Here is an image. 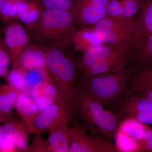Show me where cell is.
<instances>
[{"label": "cell", "mask_w": 152, "mask_h": 152, "mask_svg": "<svg viewBox=\"0 0 152 152\" xmlns=\"http://www.w3.org/2000/svg\"><path fill=\"white\" fill-rule=\"evenodd\" d=\"M74 110L90 132L97 133L111 142L125 121L120 112L107 110L95 99L80 81L75 88Z\"/></svg>", "instance_id": "cell-1"}, {"label": "cell", "mask_w": 152, "mask_h": 152, "mask_svg": "<svg viewBox=\"0 0 152 152\" xmlns=\"http://www.w3.org/2000/svg\"><path fill=\"white\" fill-rule=\"evenodd\" d=\"M72 11L45 8L39 20L26 29L33 41L51 46L68 45L77 30Z\"/></svg>", "instance_id": "cell-2"}, {"label": "cell", "mask_w": 152, "mask_h": 152, "mask_svg": "<svg viewBox=\"0 0 152 152\" xmlns=\"http://www.w3.org/2000/svg\"><path fill=\"white\" fill-rule=\"evenodd\" d=\"M135 72V68L130 64L121 70L99 74L79 81L106 109L118 112L126 86Z\"/></svg>", "instance_id": "cell-3"}, {"label": "cell", "mask_w": 152, "mask_h": 152, "mask_svg": "<svg viewBox=\"0 0 152 152\" xmlns=\"http://www.w3.org/2000/svg\"><path fill=\"white\" fill-rule=\"evenodd\" d=\"M43 50L50 78L65 102L74 110L75 88L77 81L75 60L66 53L69 45L51 46L39 44Z\"/></svg>", "instance_id": "cell-4"}, {"label": "cell", "mask_w": 152, "mask_h": 152, "mask_svg": "<svg viewBox=\"0 0 152 152\" xmlns=\"http://www.w3.org/2000/svg\"><path fill=\"white\" fill-rule=\"evenodd\" d=\"M103 44L129 50L136 41L134 18H113L105 17L92 26Z\"/></svg>", "instance_id": "cell-5"}, {"label": "cell", "mask_w": 152, "mask_h": 152, "mask_svg": "<svg viewBox=\"0 0 152 152\" xmlns=\"http://www.w3.org/2000/svg\"><path fill=\"white\" fill-rule=\"evenodd\" d=\"M72 107L63 101H58L39 112L27 126L28 134L38 135L59 125L67 124L72 118Z\"/></svg>", "instance_id": "cell-6"}, {"label": "cell", "mask_w": 152, "mask_h": 152, "mask_svg": "<svg viewBox=\"0 0 152 152\" xmlns=\"http://www.w3.org/2000/svg\"><path fill=\"white\" fill-rule=\"evenodd\" d=\"M88 129L76 122L72 127L69 152H117L118 148L97 133L88 134Z\"/></svg>", "instance_id": "cell-7"}, {"label": "cell", "mask_w": 152, "mask_h": 152, "mask_svg": "<svg viewBox=\"0 0 152 152\" xmlns=\"http://www.w3.org/2000/svg\"><path fill=\"white\" fill-rule=\"evenodd\" d=\"M5 24L2 32L3 38L13 65L32 40L26 28L18 19H13Z\"/></svg>", "instance_id": "cell-8"}, {"label": "cell", "mask_w": 152, "mask_h": 152, "mask_svg": "<svg viewBox=\"0 0 152 152\" xmlns=\"http://www.w3.org/2000/svg\"><path fill=\"white\" fill-rule=\"evenodd\" d=\"M109 1L75 0L72 13L77 27H90L105 17Z\"/></svg>", "instance_id": "cell-9"}, {"label": "cell", "mask_w": 152, "mask_h": 152, "mask_svg": "<svg viewBox=\"0 0 152 152\" xmlns=\"http://www.w3.org/2000/svg\"><path fill=\"white\" fill-rule=\"evenodd\" d=\"M130 49L121 50L115 54L91 66L79 74L80 80L105 73L113 72L124 69L130 64Z\"/></svg>", "instance_id": "cell-10"}, {"label": "cell", "mask_w": 152, "mask_h": 152, "mask_svg": "<svg viewBox=\"0 0 152 152\" xmlns=\"http://www.w3.org/2000/svg\"><path fill=\"white\" fill-rule=\"evenodd\" d=\"M130 53V64L135 68V72L152 68V35L136 40Z\"/></svg>", "instance_id": "cell-11"}, {"label": "cell", "mask_w": 152, "mask_h": 152, "mask_svg": "<svg viewBox=\"0 0 152 152\" xmlns=\"http://www.w3.org/2000/svg\"><path fill=\"white\" fill-rule=\"evenodd\" d=\"M121 50L110 45L102 44L85 53L75 59L77 74H80L90 66L102 61Z\"/></svg>", "instance_id": "cell-12"}, {"label": "cell", "mask_w": 152, "mask_h": 152, "mask_svg": "<svg viewBox=\"0 0 152 152\" xmlns=\"http://www.w3.org/2000/svg\"><path fill=\"white\" fill-rule=\"evenodd\" d=\"M45 141L47 152H69L72 127L67 124L59 125L51 129Z\"/></svg>", "instance_id": "cell-13"}, {"label": "cell", "mask_w": 152, "mask_h": 152, "mask_svg": "<svg viewBox=\"0 0 152 152\" xmlns=\"http://www.w3.org/2000/svg\"><path fill=\"white\" fill-rule=\"evenodd\" d=\"M71 44L73 45L75 50L84 53L103 43L94 28L80 27L77 28Z\"/></svg>", "instance_id": "cell-14"}, {"label": "cell", "mask_w": 152, "mask_h": 152, "mask_svg": "<svg viewBox=\"0 0 152 152\" xmlns=\"http://www.w3.org/2000/svg\"><path fill=\"white\" fill-rule=\"evenodd\" d=\"M45 9L38 0H25L19 5L18 19L28 28L38 22Z\"/></svg>", "instance_id": "cell-15"}, {"label": "cell", "mask_w": 152, "mask_h": 152, "mask_svg": "<svg viewBox=\"0 0 152 152\" xmlns=\"http://www.w3.org/2000/svg\"><path fill=\"white\" fill-rule=\"evenodd\" d=\"M133 18L136 40L139 38L152 35V0H145Z\"/></svg>", "instance_id": "cell-16"}, {"label": "cell", "mask_w": 152, "mask_h": 152, "mask_svg": "<svg viewBox=\"0 0 152 152\" xmlns=\"http://www.w3.org/2000/svg\"><path fill=\"white\" fill-rule=\"evenodd\" d=\"M5 123L3 126L5 134L13 138L18 151L24 152L28 147V134L23 123L12 118Z\"/></svg>", "instance_id": "cell-17"}, {"label": "cell", "mask_w": 152, "mask_h": 152, "mask_svg": "<svg viewBox=\"0 0 152 152\" xmlns=\"http://www.w3.org/2000/svg\"><path fill=\"white\" fill-rule=\"evenodd\" d=\"M14 108L21 118L25 126L39 113L35 100L23 93L17 99Z\"/></svg>", "instance_id": "cell-18"}, {"label": "cell", "mask_w": 152, "mask_h": 152, "mask_svg": "<svg viewBox=\"0 0 152 152\" xmlns=\"http://www.w3.org/2000/svg\"><path fill=\"white\" fill-rule=\"evenodd\" d=\"M22 93L10 84L0 86V110L10 114L17 99Z\"/></svg>", "instance_id": "cell-19"}, {"label": "cell", "mask_w": 152, "mask_h": 152, "mask_svg": "<svg viewBox=\"0 0 152 152\" xmlns=\"http://www.w3.org/2000/svg\"><path fill=\"white\" fill-rule=\"evenodd\" d=\"M20 71L24 76L26 90L34 91L38 89L50 78L49 73L39 68H34Z\"/></svg>", "instance_id": "cell-20"}, {"label": "cell", "mask_w": 152, "mask_h": 152, "mask_svg": "<svg viewBox=\"0 0 152 152\" xmlns=\"http://www.w3.org/2000/svg\"><path fill=\"white\" fill-rule=\"evenodd\" d=\"M38 45L37 43L32 41L28 46L19 57L16 62L12 65V68L20 70L37 68L35 62L36 51Z\"/></svg>", "instance_id": "cell-21"}, {"label": "cell", "mask_w": 152, "mask_h": 152, "mask_svg": "<svg viewBox=\"0 0 152 152\" xmlns=\"http://www.w3.org/2000/svg\"><path fill=\"white\" fill-rule=\"evenodd\" d=\"M131 91H136L152 88V68L136 72L128 82Z\"/></svg>", "instance_id": "cell-22"}, {"label": "cell", "mask_w": 152, "mask_h": 152, "mask_svg": "<svg viewBox=\"0 0 152 152\" xmlns=\"http://www.w3.org/2000/svg\"><path fill=\"white\" fill-rule=\"evenodd\" d=\"M24 1L25 0H7L3 4L0 9V19L4 24L13 19H18L19 5Z\"/></svg>", "instance_id": "cell-23"}, {"label": "cell", "mask_w": 152, "mask_h": 152, "mask_svg": "<svg viewBox=\"0 0 152 152\" xmlns=\"http://www.w3.org/2000/svg\"><path fill=\"white\" fill-rule=\"evenodd\" d=\"M145 0H120L122 9V17L132 19L143 4Z\"/></svg>", "instance_id": "cell-24"}, {"label": "cell", "mask_w": 152, "mask_h": 152, "mask_svg": "<svg viewBox=\"0 0 152 152\" xmlns=\"http://www.w3.org/2000/svg\"><path fill=\"white\" fill-rule=\"evenodd\" d=\"M10 58L4 42L2 31H0V78L6 77L8 72Z\"/></svg>", "instance_id": "cell-25"}, {"label": "cell", "mask_w": 152, "mask_h": 152, "mask_svg": "<svg viewBox=\"0 0 152 152\" xmlns=\"http://www.w3.org/2000/svg\"><path fill=\"white\" fill-rule=\"evenodd\" d=\"M9 84L23 93L26 88V81L23 72L18 69H13L8 72L7 75Z\"/></svg>", "instance_id": "cell-26"}, {"label": "cell", "mask_w": 152, "mask_h": 152, "mask_svg": "<svg viewBox=\"0 0 152 152\" xmlns=\"http://www.w3.org/2000/svg\"><path fill=\"white\" fill-rule=\"evenodd\" d=\"M132 152H152V129H147L141 140L137 142Z\"/></svg>", "instance_id": "cell-27"}, {"label": "cell", "mask_w": 152, "mask_h": 152, "mask_svg": "<svg viewBox=\"0 0 152 152\" xmlns=\"http://www.w3.org/2000/svg\"><path fill=\"white\" fill-rule=\"evenodd\" d=\"M45 8L62 9L72 12L75 0H38Z\"/></svg>", "instance_id": "cell-28"}, {"label": "cell", "mask_w": 152, "mask_h": 152, "mask_svg": "<svg viewBox=\"0 0 152 152\" xmlns=\"http://www.w3.org/2000/svg\"><path fill=\"white\" fill-rule=\"evenodd\" d=\"M106 17L113 18L122 17V9L120 0H110L106 8Z\"/></svg>", "instance_id": "cell-29"}, {"label": "cell", "mask_w": 152, "mask_h": 152, "mask_svg": "<svg viewBox=\"0 0 152 152\" xmlns=\"http://www.w3.org/2000/svg\"><path fill=\"white\" fill-rule=\"evenodd\" d=\"M24 152H47L45 141L42 138L40 134L37 135L32 144L27 147Z\"/></svg>", "instance_id": "cell-30"}, {"label": "cell", "mask_w": 152, "mask_h": 152, "mask_svg": "<svg viewBox=\"0 0 152 152\" xmlns=\"http://www.w3.org/2000/svg\"><path fill=\"white\" fill-rule=\"evenodd\" d=\"M129 94H134L146 98L152 102V88H148L139 90L128 95Z\"/></svg>", "instance_id": "cell-31"}, {"label": "cell", "mask_w": 152, "mask_h": 152, "mask_svg": "<svg viewBox=\"0 0 152 152\" xmlns=\"http://www.w3.org/2000/svg\"><path fill=\"white\" fill-rule=\"evenodd\" d=\"M11 118L10 114L5 113L0 110V123L6 122Z\"/></svg>", "instance_id": "cell-32"}, {"label": "cell", "mask_w": 152, "mask_h": 152, "mask_svg": "<svg viewBox=\"0 0 152 152\" xmlns=\"http://www.w3.org/2000/svg\"><path fill=\"white\" fill-rule=\"evenodd\" d=\"M5 137V133L3 126L0 125V148L4 140Z\"/></svg>", "instance_id": "cell-33"}, {"label": "cell", "mask_w": 152, "mask_h": 152, "mask_svg": "<svg viewBox=\"0 0 152 152\" xmlns=\"http://www.w3.org/2000/svg\"><path fill=\"white\" fill-rule=\"evenodd\" d=\"M7 0H0V9L1 7L3 5V4H4Z\"/></svg>", "instance_id": "cell-34"}, {"label": "cell", "mask_w": 152, "mask_h": 152, "mask_svg": "<svg viewBox=\"0 0 152 152\" xmlns=\"http://www.w3.org/2000/svg\"><path fill=\"white\" fill-rule=\"evenodd\" d=\"M1 31V29H0V31Z\"/></svg>", "instance_id": "cell-35"}, {"label": "cell", "mask_w": 152, "mask_h": 152, "mask_svg": "<svg viewBox=\"0 0 152 152\" xmlns=\"http://www.w3.org/2000/svg\"></svg>", "instance_id": "cell-36"}]
</instances>
